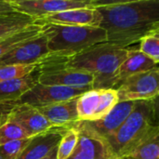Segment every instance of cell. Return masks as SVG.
I'll return each mask as SVG.
<instances>
[{
    "instance_id": "obj_1",
    "label": "cell",
    "mask_w": 159,
    "mask_h": 159,
    "mask_svg": "<svg viewBox=\"0 0 159 159\" xmlns=\"http://www.w3.org/2000/svg\"><path fill=\"white\" fill-rule=\"evenodd\" d=\"M96 9L102 15L100 27L107 43L122 48L159 32V0L99 1Z\"/></svg>"
},
{
    "instance_id": "obj_2",
    "label": "cell",
    "mask_w": 159,
    "mask_h": 159,
    "mask_svg": "<svg viewBox=\"0 0 159 159\" xmlns=\"http://www.w3.org/2000/svg\"><path fill=\"white\" fill-rule=\"evenodd\" d=\"M127 53L128 48L104 42L65 60L64 64L90 74L93 76L92 89H116L118 84L119 68L125 61Z\"/></svg>"
},
{
    "instance_id": "obj_3",
    "label": "cell",
    "mask_w": 159,
    "mask_h": 159,
    "mask_svg": "<svg viewBox=\"0 0 159 159\" xmlns=\"http://www.w3.org/2000/svg\"><path fill=\"white\" fill-rule=\"evenodd\" d=\"M41 24L51 58L67 60L97 44L107 42L106 33L101 27Z\"/></svg>"
},
{
    "instance_id": "obj_4",
    "label": "cell",
    "mask_w": 159,
    "mask_h": 159,
    "mask_svg": "<svg viewBox=\"0 0 159 159\" xmlns=\"http://www.w3.org/2000/svg\"><path fill=\"white\" fill-rule=\"evenodd\" d=\"M155 101L137 102L122 126L107 140L117 158L127 157L156 126L154 125L157 112Z\"/></svg>"
},
{
    "instance_id": "obj_5",
    "label": "cell",
    "mask_w": 159,
    "mask_h": 159,
    "mask_svg": "<svg viewBox=\"0 0 159 159\" xmlns=\"http://www.w3.org/2000/svg\"><path fill=\"white\" fill-rule=\"evenodd\" d=\"M64 61L50 58L39 64L37 82L48 86L92 89L93 76L87 72L66 66Z\"/></svg>"
},
{
    "instance_id": "obj_6",
    "label": "cell",
    "mask_w": 159,
    "mask_h": 159,
    "mask_svg": "<svg viewBox=\"0 0 159 159\" xmlns=\"http://www.w3.org/2000/svg\"><path fill=\"white\" fill-rule=\"evenodd\" d=\"M158 76L157 66L147 72L125 78L116 88L118 102L157 100L159 93Z\"/></svg>"
},
{
    "instance_id": "obj_7",
    "label": "cell",
    "mask_w": 159,
    "mask_h": 159,
    "mask_svg": "<svg viewBox=\"0 0 159 159\" xmlns=\"http://www.w3.org/2000/svg\"><path fill=\"white\" fill-rule=\"evenodd\" d=\"M74 127L78 139L74 152L67 159H118L109 142L88 122L78 121Z\"/></svg>"
},
{
    "instance_id": "obj_8",
    "label": "cell",
    "mask_w": 159,
    "mask_h": 159,
    "mask_svg": "<svg viewBox=\"0 0 159 159\" xmlns=\"http://www.w3.org/2000/svg\"><path fill=\"white\" fill-rule=\"evenodd\" d=\"M117 102V93L114 89H89L76 99L78 120L83 122L101 120Z\"/></svg>"
},
{
    "instance_id": "obj_9",
    "label": "cell",
    "mask_w": 159,
    "mask_h": 159,
    "mask_svg": "<svg viewBox=\"0 0 159 159\" xmlns=\"http://www.w3.org/2000/svg\"><path fill=\"white\" fill-rule=\"evenodd\" d=\"M15 11L25 14L35 20L53 14L84 7H96L95 0H9Z\"/></svg>"
},
{
    "instance_id": "obj_10",
    "label": "cell",
    "mask_w": 159,
    "mask_h": 159,
    "mask_svg": "<svg viewBox=\"0 0 159 159\" xmlns=\"http://www.w3.org/2000/svg\"><path fill=\"white\" fill-rule=\"evenodd\" d=\"M89 89H92L48 86L37 82L20 98L17 103L29 104L33 107L38 108L76 99Z\"/></svg>"
},
{
    "instance_id": "obj_11",
    "label": "cell",
    "mask_w": 159,
    "mask_h": 159,
    "mask_svg": "<svg viewBox=\"0 0 159 159\" xmlns=\"http://www.w3.org/2000/svg\"><path fill=\"white\" fill-rule=\"evenodd\" d=\"M51 58L43 32L16 47L0 59L2 65H39Z\"/></svg>"
},
{
    "instance_id": "obj_12",
    "label": "cell",
    "mask_w": 159,
    "mask_h": 159,
    "mask_svg": "<svg viewBox=\"0 0 159 159\" xmlns=\"http://www.w3.org/2000/svg\"><path fill=\"white\" fill-rule=\"evenodd\" d=\"M6 120L17 123L31 138L54 128L35 107L24 103H13Z\"/></svg>"
},
{
    "instance_id": "obj_13",
    "label": "cell",
    "mask_w": 159,
    "mask_h": 159,
    "mask_svg": "<svg viewBox=\"0 0 159 159\" xmlns=\"http://www.w3.org/2000/svg\"><path fill=\"white\" fill-rule=\"evenodd\" d=\"M67 128H52L46 132L30 138L28 143L17 159L45 158L57 149Z\"/></svg>"
},
{
    "instance_id": "obj_14",
    "label": "cell",
    "mask_w": 159,
    "mask_h": 159,
    "mask_svg": "<svg viewBox=\"0 0 159 159\" xmlns=\"http://www.w3.org/2000/svg\"><path fill=\"white\" fill-rule=\"evenodd\" d=\"M36 21L40 23H53L68 26L100 27L102 15L96 7H84L59 12Z\"/></svg>"
},
{
    "instance_id": "obj_15",
    "label": "cell",
    "mask_w": 159,
    "mask_h": 159,
    "mask_svg": "<svg viewBox=\"0 0 159 159\" xmlns=\"http://www.w3.org/2000/svg\"><path fill=\"white\" fill-rule=\"evenodd\" d=\"M137 102H121L101 120L88 122L100 135L106 140L110 139L122 126L128 116L133 111Z\"/></svg>"
},
{
    "instance_id": "obj_16",
    "label": "cell",
    "mask_w": 159,
    "mask_h": 159,
    "mask_svg": "<svg viewBox=\"0 0 159 159\" xmlns=\"http://www.w3.org/2000/svg\"><path fill=\"white\" fill-rule=\"evenodd\" d=\"M76 99L36 109L54 128L71 127L79 121L76 111Z\"/></svg>"
},
{
    "instance_id": "obj_17",
    "label": "cell",
    "mask_w": 159,
    "mask_h": 159,
    "mask_svg": "<svg viewBox=\"0 0 159 159\" xmlns=\"http://www.w3.org/2000/svg\"><path fill=\"white\" fill-rule=\"evenodd\" d=\"M36 83L37 75H34V72L22 78L0 83V105L16 103Z\"/></svg>"
},
{
    "instance_id": "obj_18",
    "label": "cell",
    "mask_w": 159,
    "mask_h": 159,
    "mask_svg": "<svg viewBox=\"0 0 159 159\" xmlns=\"http://www.w3.org/2000/svg\"><path fill=\"white\" fill-rule=\"evenodd\" d=\"M157 66V64L152 59L142 53L139 49H128L127 57L119 68L118 84L130 75L147 72Z\"/></svg>"
},
{
    "instance_id": "obj_19",
    "label": "cell",
    "mask_w": 159,
    "mask_h": 159,
    "mask_svg": "<svg viewBox=\"0 0 159 159\" xmlns=\"http://www.w3.org/2000/svg\"><path fill=\"white\" fill-rule=\"evenodd\" d=\"M35 21L25 14L12 11L0 15V39L22 31Z\"/></svg>"
},
{
    "instance_id": "obj_20",
    "label": "cell",
    "mask_w": 159,
    "mask_h": 159,
    "mask_svg": "<svg viewBox=\"0 0 159 159\" xmlns=\"http://www.w3.org/2000/svg\"><path fill=\"white\" fill-rule=\"evenodd\" d=\"M42 33V24L36 20L27 28L15 33L7 37L0 39V59L16 47L29 41Z\"/></svg>"
},
{
    "instance_id": "obj_21",
    "label": "cell",
    "mask_w": 159,
    "mask_h": 159,
    "mask_svg": "<svg viewBox=\"0 0 159 159\" xmlns=\"http://www.w3.org/2000/svg\"><path fill=\"white\" fill-rule=\"evenodd\" d=\"M130 159H159V129L155 126L149 135L127 157Z\"/></svg>"
},
{
    "instance_id": "obj_22",
    "label": "cell",
    "mask_w": 159,
    "mask_h": 159,
    "mask_svg": "<svg viewBox=\"0 0 159 159\" xmlns=\"http://www.w3.org/2000/svg\"><path fill=\"white\" fill-rule=\"evenodd\" d=\"M30 138L31 137L24 131V129L15 122L5 120V122L0 125V144L27 140Z\"/></svg>"
},
{
    "instance_id": "obj_23",
    "label": "cell",
    "mask_w": 159,
    "mask_h": 159,
    "mask_svg": "<svg viewBox=\"0 0 159 159\" xmlns=\"http://www.w3.org/2000/svg\"><path fill=\"white\" fill-rule=\"evenodd\" d=\"M78 135L74 125L68 127L57 147V159H67L74 152Z\"/></svg>"
},
{
    "instance_id": "obj_24",
    "label": "cell",
    "mask_w": 159,
    "mask_h": 159,
    "mask_svg": "<svg viewBox=\"0 0 159 159\" xmlns=\"http://www.w3.org/2000/svg\"><path fill=\"white\" fill-rule=\"evenodd\" d=\"M39 65H2L0 66V83L25 77L37 70Z\"/></svg>"
},
{
    "instance_id": "obj_25",
    "label": "cell",
    "mask_w": 159,
    "mask_h": 159,
    "mask_svg": "<svg viewBox=\"0 0 159 159\" xmlns=\"http://www.w3.org/2000/svg\"><path fill=\"white\" fill-rule=\"evenodd\" d=\"M139 50L157 64L159 61V32L144 36L140 41Z\"/></svg>"
},
{
    "instance_id": "obj_26",
    "label": "cell",
    "mask_w": 159,
    "mask_h": 159,
    "mask_svg": "<svg viewBox=\"0 0 159 159\" xmlns=\"http://www.w3.org/2000/svg\"><path fill=\"white\" fill-rule=\"evenodd\" d=\"M30 139L0 144V159H17Z\"/></svg>"
},
{
    "instance_id": "obj_27",
    "label": "cell",
    "mask_w": 159,
    "mask_h": 159,
    "mask_svg": "<svg viewBox=\"0 0 159 159\" xmlns=\"http://www.w3.org/2000/svg\"><path fill=\"white\" fill-rule=\"evenodd\" d=\"M15 11L14 8L12 7L9 0H0V15Z\"/></svg>"
},
{
    "instance_id": "obj_28",
    "label": "cell",
    "mask_w": 159,
    "mask_h": 159,
    "mask_svg": "<svg viewBox=\"0 0 159 159\" xmlns=\"http://www.w3.org/2000/svg\"><path fill=\"white\" fill-rule=\"evenodd\" d=\"M43 159H57V149H55L52 153H50L48 157Z\"/></svg>"
},
{
    "instance_id": "obj_29",
    "label": "cell",
    "mask_w": 159,
    "mask_h": 159,
    "mask_svg": "<svg viewBox=\"0 0 159 159\" xmlns=\"http://www.w3.org/2000/svg\"><path fill=\"white\" fill-rule=\"evenodd\" d=\"M118 159H130V158H129V157H121V158H118Z\"/></svg>"
},
{
    "instance_id": "obj_30",
    "label": "cell",
    "mask_w": 159,
    "mask_h": 159,
    "mask_svg": "<svg viewBox=\"0 0 159 159\" xmlns=\"http://www.w3.org/2000/svg\"><path fill=\"white\" fill-rule=\"evenodd\" d=\"M2 124V121H1V117H0V125Z\"/></svg>"
}]
</instances>
